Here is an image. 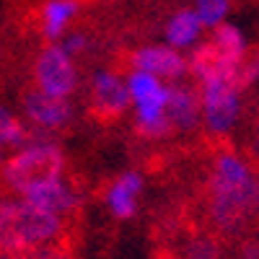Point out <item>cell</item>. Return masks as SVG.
I'll list each match as a JSON object with an SVG mask.
<instances>
[{"label":"cell","instance_id":"obj_18","mask_svg":"<svg viewBox=\"0 0 259 259\" xmlns=\"http://www.w3.org/2000/svg\"><path fill=\"white\" fill-rule=\"evenodd\" d=\"M187 259H221V246L212 236H197L187 244Z\"/></svg>","mask_w":259,"mask_h":259},{"label":"cell","instance_id":"obj_3","mask_svg":"<svg viewBox=\"0 0 259 259\" xmlns=\"http://www.w3.org/2000/svg\"><path fill=\"white\" fill-rule=\"evenodd\" d=\"M62 171H65V156L60 145L50 140H29L3 161L0 179L11 192H16V197H24L34 187L60 179Z\"/></svg>","mask_w":259,"mask_h":259},{"label":"cell","instance_id":"obj_7","mask_svg":"<svg viewBox=\"0 0 259 259\" xmlns=\"http://www.w3.org/2000/svg\"><path fill=\"white\" fill-rule=\"evenodd\" d=\"M130 70L148 73L163 83H182L189 75L187 55L171 50L168 45H143L130 52Z\"/></svg>","mask_w":259,"mask_h":259},{"label":"cell","instance_id":"obj_11","mask_svg":"<svg viewBox=\"0 0 259 259\" xmlns=\"http://www.w3.org/2000/svg\"><path fill=\"white\" fill-rule=\"evenodd\" d=\"M24 200L31 202L39 210L57 215V218H62V221H65V215H70L80 205L78 192L73 189V184H68L62 177L60 179H52L47 184H41V187H34L31 192L24 194Z\"/></svg>","mask_w":259,"mask_h":259},{"label":"cell","instance_id":"obj_19","mask_svg":"<svg viewBox=\"0 0 259 259\" xmlns=\"http://www.w3.org/2000/svg\"><path fill=\"white\" fill-rule=\"evenodd\" d=\"M256 80H259V52L249 50V55L241 60L239 70H236V85L244 91V89H249V85H254Z\"/></svg>","mask_w":259,"mask_h":259},{"label":"cell","instance_id":"obj_8","mask_svg":"<svg viewBox=\"0 0 259 259\" xmlns=\"http://www.w3.org/2000/svg\"><path fill=\"white\" fill-rule=\"evenodd\" d=\"M91 109L99 119H117L130 109L124 75L112 68H99L91 75Z\"/></svg>","mask_w":259,"mask_h":259},{"label":"cell","instance_id":"obj_22","mask_svg":"<svg viewBox=\"0 0 259 259\" xmlns=\"http://www.w3.org/2000/svg\"><path fill=\"white\" fill-rule=\"evenodd\" d=\"M241 259H259V246L256 244H246L241 249Z\"/></svg>","mask_w":259,"mask_h":259},{"label":"cell","instance_id":"obj_12","mask_svg":"<svg viewBox=\"0 0 259 259\" xmlns=\"http://www.w3.org/2000/svg\"><path fill=\"white\" fill-rule=\"evenodd\" d=\"M205 39V26L192 8L174 11L163 24V45L177 52H192Z\"/></svg>","mask_w":259,"mask_h":259},{"label":"cell","instance_id":"obj_2","mask_svg":"<svg viewBox=\"0 0 259 259\" xmlns=\"http://www.w3.org/2000/svg\"><path fill=\"white\" fill-rule=\"evenodd\" d=\"M62 233V218L45 212L24 197H0V256H18L55 244Z\"/></svg>","mask_w":259,"mask_h":259},{"label":"cell","instance_id":"obj_4","mask_svg":"<svg viewBox=\"0 0 259 259\" xmlns=\"http://www.w3.org/2000/svg\"><path fill=\"white\" fill-rule=\"evenodd\" d=\"M124 83H127V94H130V106L135 112L138 133L148 140H161L174 133L166 117L171 83H163L153 75L138 73V70H130Z\"/></svg>","mask_w":259,"mask_h":259},{"label":"cell","instance_id":"obj_24","mask_svg":"<svg viewBox=\"0 0 259 259\" xmlns=\"http://www.w3.org/2000/svg\"><path fill=\"white\" fill-rule=\"evenodd\" d=\"M256 135H259V122H256Z\"/></svg>","mask_w":259,"mask_h":259},{"label":"cell","instance_id":"obj_9","mask_svg":"<svg viewBox=\"0 0 259 259\" xmlns=\"http://www.w3.org/2000/svg\"><path fill=\"white\" fill-rule=\"evenodd\" d=\"M21 109H24V117L34 127L50 130V133L68 127L70 119H73L70 99H57V96H50V94H41L34 85L24 94V99H21Z\"/></svg>","mask_w":259,"mask_h":259},{"label":"cell","instance_id":"obj_13","mask_svg":"<svg viewBox=\"0 0 259 259\" xmlns=\"http://www.w3.org/2000/svg\"><path fill=\"white\" fill-rule=\"evenodd\" d=\"M143 192V177L138 171H124L106 187V207L117 221H130L138 212V200Z\"/></svg>","mask_w":259,"mask_h":259},{"label":"cell","instance_id":"obj_16","mask_svg":"<svg viewBox=\"0 0 259 259\" xmlns=\"http://www.w3.org/2000/svg\"><path fill=\"white\" fill-rule=\"evenodd\" d=\"M31 138H29V127L21 122L13 112H8L6 106H0V153L6 150H16L21 145H26Z\"/></svg>","mask_w":259,"mask_h":259},{"label":"cell","instance_id":"obj_17","mask_svg":"<svg viewBox=\"0 0 259 259\" xmlns=\"http://www.w3.org/2000/svg\"><path fill=\"white\" fill-rule=\"evenodd\" d=\"M233 8V0H192V11L197 13L200 24L205 26V31L218 29L221 24H226Z\"/></svg>","mask_w":259,"mask_h":259},{"label":"cell","instance_id":"obj_15","mask_svg":"<svg viewBox=\"0 0 259 259\" xmlns=\"http://www.w3.org/2000/svg\"><path fill=\"white\" fill-rule=\"evenodd\" d=\"M210 45L218 50L228 62H233V65H241V60L249 55V39H246V34L236 26V24H231V21H226V24H221L218 29H212V34H210Z\"/></svg>","mask_w":259,"mask_h":259},{"label":"cell","instance_id":"obj_21","mask_svg":"<svg viewBox=\"0 0 259 259\" xmlns=\"http://www.w3.org/2000/svg\"><path fill=\"white\" fill-rule=\"evenodd\" d=\"M57 45L75 60L78 55H83L85 50H89V36H85L83 31H68V34L57 41Z\"/></svg>","mask_w":259,"mask_h":259},{"label":"cell","instance_id":"obj_5","mask_svg":"<svg viewBox=\"0 0 259 259\" xmlns=\"http://www.w3.org/2000/svg\"><path fill=\"white\" fill-rule=\"evenodd\" d=\"M200 94V114L202 124L210 135L223 138L239 124L244 112L241 89L233 78H212L205 83H197Z\"/></svg>","mask_w":259,"mask_h":259},{"label":"cell","instance_id":"obj_1","mask_svg":"<svg viewBox=\"0 0 259 259\" xmlns=\"http://www.w3.org/2000/svg\"><path fill=\"white\" fill-rule=\"evenodd\" d=\"M210 221L223 233H241L259 218V171L233 150H221L210 171Z\"/></svg>","mask_w":259,"mask_h":259},{"label":"cell","instance_id":"obj_23","mask_svg":"<svg viewBox=\"0 0 259 259\" xmlns=\"http://www.w3.org/2000/svg\"><path fill=\"white\" fill-rule=\"evenodd\" d=\"M3 161H6V153H0V166H3Z\"/></svg>","mask_w":259,"mask_h":259},{"label":"cell","instance_id":"obj_14","mask_svg":"<svg viewBox=\"0 0 259 259\" xmlns=\"http://www.w3.org/2000/svg\"><path fill=\"white\" fill-rule=\"evenodd\" d=\"M78 13H80V0H45L39 8L41 36L50 39V45H57L70 31Z\"/></svg>","mask_w":259,"mask_h":259},{"label":"cell","instance_id":"obj_10","mask_svg":"<svg viewBox=\"0 0 259 259\" xmlns=\"http://www.w3.org/2000/svg\"><path fill=\"white\" fill-rule=\"evenodd\" d=\"M166 117H168V124L174 133H192L197 124H202L197 89L187 85V83H171Z\"/></svg>","mask_w":259,"mask_h":259},{"label":"cell","instance_id":"obj_6","mask_svg":"<svg viewBox=\"0 0 259 259\" xmlns=\"http://www.w3.org/2000/svg\"><path fill=\"white\" fill-rule=\"evenodd\" d=\"M34 89L57 99H70L78 89V65L60 45L41 47L34 57Z\"/></svg>","mask_w":259,"mask_h":259},{"label":"cell","instance_id":"obj_20","mask_svg":"<svg viewBox=\"0 0 259 259\" xmlns=\"http://www.w3.org/2000/svg\"><path fill=\"white\" fill-rule=\"evenodd\" d=\"M8 259H75V256L57 244H47V246H39V249H31V251L18 254V256H8Z\"/></svg>","mask_w":259,"mask_h":259}]
</instances>
